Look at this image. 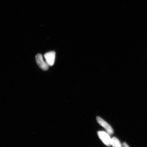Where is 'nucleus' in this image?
I'll return each instance as SVG.
<instances>
[{
    "mask_svg": "<svg viewBox=\"0 0 147 147\" xmlns=\"http://www.w3.org/2000/svg\"><path fill=\"white\" fill-rule=\"evenodd\" d=\"M98 135L101 140L106 146H111V139L109 134L105 131H99Z\"/></svg>",
    "mask_w": 147,
    "mask_h": 147,
    "instance_id": "nucleus-1",
    "label": "nucleus"
},
{
    "mask_svg": "<svg viewBox=\"0 0 147 147\" xmlns=\"http://www.w3.org/2000/svg\"><path fill=\"white\" fill-rule=\"evenodd\" d=\"M46 63L49 66L54 65L55 61L56 53L54 51L46 53L44 55Z\"/></svg>",
    "mask_w": 147,
    "mask_h": 147,
    "instance_id": "nucleus-2",
    "label": "nucleus"
},
{
    "mask_svg": "<svg viewBox=\"0 0 147 147\" xmlns=\"http://www.w3.org/2000/svg\"><path fill=\"white\" fill-rule=\"evenodd\" d=\"M96 120L97 122L100 124L101 126L105 129L107 133L110 135H112L113 134V130L110 125L105 121L104 119L99 117H97Z\"/></svg>",
    "mask_w": 147,
    "mask_h": 147,
    "instance_id": "nucleus-3",
    "label": "nucleus"
},
{
    "mask_svg": "<svg viewBox=\"0 0 147 147\" xmlns=\"http://www.w3.org/2000/svg\"><path fill=\"white\" fill-rule=\"evenodd\" d=\"M37 64L40 69L44 71H47L49 69V66L46 62L44 61L43 57L41 54H38L36 57Z\"/></svg>",
    "mask_w": 147,
    "mask_h": 147,
    "instance_id": "nucleus-4",
    "label": "nucleus"
},
{
    "mask_svg": "<svg viewBox=\"0 0 147 147\" xmlns=\"http://www.w3.org/2000/svg\"><path fill=\"white\" fill-rule=\"evenodd\" d=\"M111 145L113 147H122L120 141L115 137L111 139Z\"/></svg>",
    "mask_w": 147,
    "mask_h": 147,
    "instance_id": "nucleus-5",
    "label": "nucleus"
},
{
    "mask_svg": "<svg viewBox=\"0 0 147 147\" xmlns=\"http://www.w3.org/2000/svg\"><path fill=\"white\" fill-rule=\"evenodd\" d=\"M123 146L124 147H130L126 143L124 142L123 143Z\"/></svg>",
    "mask_w": 147,
    "mask_h": 147,
    "instance_id": "nucleus-6",
    "label": "nucleus"
}]
</instances>
